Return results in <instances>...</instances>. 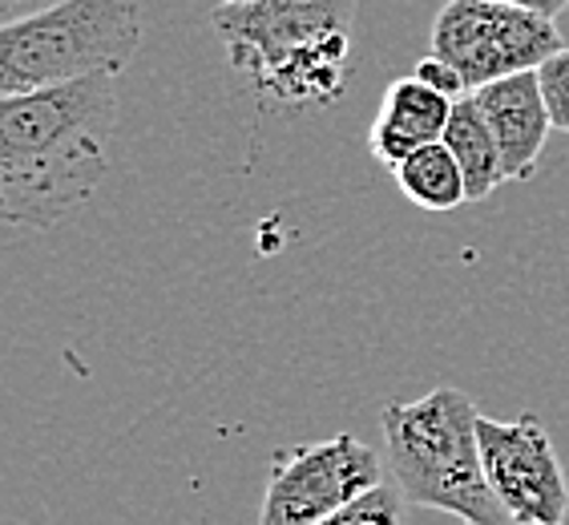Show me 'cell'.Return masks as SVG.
I'll list each match as a JSON object with an SVG mask.
<instances>
[{
	"mask_svg": "<svg viewBox=\"0 0 569 525\" xmlns=\"http://www.w3.org/2000/svg\"><path fill=\"white\" fill-rule=\"evenodd\" d=\"M428 44L465 77L472 93L501 77L541 69L561 49V33L553 17L505 0H449L432 21Z\"/></svg>",
	"mask_w": 569,
	"mask_h": 525,
	"instance_id": "cell-5",
	"label": "cell"
},
{
	"mask_svg": "<svg viewBox=\"0 0 569 525\" xmlns=\"http://www.w3.org/2000/svg\"><path fill=\"white\" fill-rule=\"evenodd\" d=\"M465 525H472V522H465Z\"/></svg>",
	"mask_w": 569,
	"mask_h": 525,
	"instance_id": "cell-18",
	"label": "cell"
},
{
	"mask_svg": "<svg viewBox=\"0 0 569 525\" xmlns=\"http://www.w3.org/2000/svg\"><path fill=\"white\" fill-rule=\"evenodd\" d=\"M376 485H383L380 453L351 433L279 449L259 505V525H319Z\"/></svg>",
	"mask_w": 569,
	"mask_h": 525,
	"instance_id": "cell-6",
	"label": "cell"
},
{
	"mask_svg": "<svg viewBox=\"0 0 569 525\" xmlns=\"http://www.w3.org/2000/svg\"><path fill=\"white\" fill-rule=\"evenodd\" d=\"M481 457L497 502L513 525H566L569 482L546 425L533 413L517 420L481 416Z\"/></svg>",
	"mask_w": 569,
	"mask_h": 525,
	"instance_id": "cell-7",
	"label": "cell"
},
{
	"mask_svg": "<svg viewBox=\"0 0 569 525\" xmlns=\"http://www.w3.org/2000/svg\"><path fill=\"white\" fill-rule=\"evenodd\" d=\"M118 126V73L0 98V207L17 230H53L98 195Z\"/></svg>",
	"mask_w": 569,
	"mask_h": 525,
	"instance_id": "cell-1",
	"label": "cell"
},
{
	"mask_svg": "<svg viewBox=\"0 0 569 525\" xmlns=\"http://www.w3.org/2000/svg\"><path fill=\"white\" fill-rule=\"evenodd\" d=\"M452 106L457 101L437 93L432 86H425L417 73L400 77V81H392V86L383 89L380 113H376L372 133H368V150L376 153L380 166L396 170L420 146L445 142Z\"/></svg>",
	"mask_w": 569,
	"mask_h": 525,
	"instance_id": "cell-9",
	"label": "cell"
},
{
	"mask_svg": "<svg viewBox=\"0 0 569 525\" xmlns=\"http://www.w3.org/2000/svg\"><path fill=\"white\" fill-rule=\"evenodd\" d=\"M505 4H517V9L541 12V17H558V12L566 9L569 0H505Z\"/></svg>",
	"mask_w": 569,
	"mask_h": 525,
	"instance_id": "cell-16",
	"label": "cell"
},
{
	"mask_svg": "<svg viewBox=\"0 0 569 525\" xmlns=\"http://www.w3.org/2000/svg\"><path fill=\"white\" fill-rule=\"evenodd\" d=\"M219 4H254V0H219Z\"/></svg>",
	"mask_w": 569,
	"mask_h": 525,
	"instance_id": "cell-17",
	"label": "cell"
},
{
	"mask_svg": "<svg viewBox=\"0 0 569 525\" xmlns=\"http://www.w3.org/2000/svg\"><path fill=\"white\" fill-rule=\"evenodd\" d=\"M360 0H254L219 4L210 29L230 69L263 106L287 113L328 110L348 89Z\"/></svg>",
	"mask_w": 569,
	"mask_h": 525,
	"instance_id": "cell-2",
	"label": "cell"
},
{
	"mask_svg": "<svg viewBox=\"0 0 569 525\" xmlns=\"http://www.w3.org/2000/svg\"><path fill=\"white\" fill-rule=\"evenodd\" d=\"M57 4H66V0H0V24L24 21V17H37V12L57 9Z\"/></svg>",
	"mask_w": 569,
	"mask_h": 525,
	"instance_id": "cell-15",
	"label": "cell"
},
{
	"mask_svg": "<svg viewBox=\"0 0 569 525\" xmlns=\"http://www.w3.org/2000/svg\"><path fill=\"white\" fill-rule=\"evenodd\" d=\"M445 146H449L452 158L460 162V175H465V187H469V202H485L501 182H509L505 178L501 146H497L493 130H489L481 106L472 101V93L452 106Z\"/></svg>",
	"mask_w": 569,
	"mask_h": 525,
	"instance_id": "cell-10",
	"label": "cell"
},
{
	"mask_svg": "<svg viewBox=\"0 0 569 525\" xmlns=\"http://www.w3.org/2000/svg\"><path fill=\"white\" fill-rule=\"evenodd\" d=\"M408 497L400 485H376L363 497H356L351 505H343L340 514L323 517L319 525H408L405 522Z\"/></svg>",
	"mask_w": 569,
	"mask_h": 525,
	"instance_id": "cell-12",
	"label": "cell"
},
{
	"mask_svg": "<svg viewBox=\"0 0 569 525\" xmlns=\"http://www.w3.org/2000/svg\"><path fill=\"white\" fill-rule=\"evenodd\" d=\"M396 187L405 190V198L420 210H452L460 202H469V187L460 175V162L445 142L420 146L392 170Z\"/></svg>",
	"mask_w": 569,
	"mask_h": 525,
	"instance_id": "cell-11",
	"label": "cell"
},
{
	"mask_svg": "<svg viewBox=\"0 0 569 525\" xmlns=\"http://www.w3.org/2000/svg\"><path fill=\"white\" fill-rule=\"evenodd\" d=\"M481 413L452 384H440L420 400L383 405L380 428L388 469L408 505L445 509L472 525H513L497 502L481 457Z\"/></svg>",
	"mask_w": 569,
	"mask_h": 525,
	"instance_id": "cell-3",
	"label": "cell"
},
{
	"mask_svg": "<svg viewBox=\"0 0 569 525\" xmlns=\"http://www.w3.org/2000/svg\"><path fill=\"white\" fill-rule=\"evenodd\" d=\"M412 73H417L420 81H425V86L437 89V93H445V98H452V101L469 98V86H465V77H460L457 69H452L449 61H445V57H437V53L420 57Z\"/></svg>",
	"mask_w": 569,
	"mask_h": 525,
	"instance_id": "cell-14",
	"label": "cell"
},
{
	"mask_svg": "<svg viewBox=\"0 0 569 525\" xmlns=\"http://www.w3.org/2000/svg\"><path fill=\"white\" fill-rule=\"evenodd\" d=\"M537 77H541V93H546L553 130L569 133V49H558L546 66L537 69Z\"/></svg>",
	"mask_w": 569,
	"mask_h": 525,
	"instance_id": "cell-13",
	"label": "cell"
},
{
	"mask_svg": "<svg viewBox=\"0 0 569 525\" xmlns=\"http://www.w3.org/2000/svg\"><path fill=\"white\" fill-rule=\"evenodd\" d=\"M472 101L481 106L485 121H489L497 146H501L505 178L533 175L537 158H541V150L549 142V130H553V118H549L537 69L472 89Z\"/></svg>",
	"mask_w": 569,
	"mask_h": 525,
	"instance_id": "cell-8",
	"label": "cell"
},
{
	"mask_svg": "<svg viewBox=\"0 0 569 525\" xmlns=\"http://www.w3.org/2000/svg\"><path fill=\"white\" fill-rule=\"evenodd\" d=\"M142 49L138 0H66L0 24V98L121 73Z\"/></svg>",
	"mask_w": 569,
	"mask_h": 525,
	"instance_id": "cell-4",
	"label": "cell"
}]
</instances>
